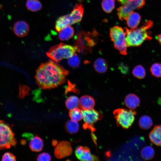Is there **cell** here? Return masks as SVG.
I'll list each match as a JSON object with an SVG mask.
<instances>
[{
    "label": "cell",
    "instance_id": "cell-1",
    "mask_svg": "<svg viewBox=\"0 0 161 161\" xmlns=\"http://www.w3.org/2000/svg\"><path fill=\"white\" fill-rule=\"evenodd\" d=\"M69 71L51 60L42 63L37 68L35 78L37 85L43 89H49L64 83Z\"/></svg>",
    "mask_w": 161,
    "mask_h": 161
},
{
    "label": "cell",
    "instance_id": "cell-2",
    "mask_svg": "<svg viewBox=\"0 0 161 161\" xmlns=\"http://www.w3.org/2000/svg\"><path fill=\"white\" fill-rule=\"evenodd\" d=\"M152 21H147L143 25L139 28L129 30L125 27L124 30L126 34V42L127 47H139L145 40H150L152 37L147 30L152 26Z\"/></svg>",
    "mask_w": 161,
    "mask_h": 161
},
{
    "label": "cell",
    "instance_id": "cell-3",
    "mask_svg": "<svg viewBox=\"0 0 161 161\" xmlns=\"http://www.w3.org/2000/svg\"><path fill=\"white\" fill-rule=\"evenodd\" d=\"M77 51L78 49L76 46L61 43L51 47L46 54L49 58L58 63L63 59L69 58Z\"/></svg>",
    "mask_w": 161,
    "mask_h": 161
},
{
    "label": "cell",
    "instance_id": "cell-4",
    "mask_svg": "<svg viewBox=\"0 0 161 161\" xmlns=\"http://www.w3.org/2000/svg\"><path fill=\"white\" fill-rule=\"evenodd\" d=\"M126 36L124 30L118 26H114L110 30V36L114 47L123 55L127 54Z\"/></svg>",
    "mask_w": 161,
    "mask_h": 161
},
{
    "label": "cell",
    "instance_id": "cell-5",
    "mask_svg": "<svg viewBox=\"0 0 161 161\" xmlns=\"http://www.w3.org/2000/svg\"><path fill=\"white\" fill-rule=\"evenodd\" d=\"M16 143L14 134L10 126L0 120V150L15 146Z\"/></svg>",
    "mask_w": 161,
    "mask_h": 161
},
{
    "label": "cell",
    "instance_id": "cell-6",
    "mask_svg": "<svg viewBox=\"0 0 161 161\" xmlns=\"http://www.w3.org/2000/svg\"><path fill=\"white\" fill-rule=\"evenodd\" d=\"M136 114L133 110L123 108L117 109L113 112L117 125L126 129L131 126L134 121Z\"/></svg>",
    "mask_w": 161,
    "mask_h": 161
},
{
    "label": "cell",
    "instance_id": "cell-7",
    "mask_svg": "<svg viewBox=\"0 0 161 161\" xmlns=\"http://www.w3.org/2000/svg\"><path fill=\"white\" fill-rule=\"evenodd\" d=\"M89 32L81 31L77 35L76 46L78 51L83 52H91L92 48L96 44V42L94 38V35Z\"/></svg>",
    "mask_w": 161,
    "mask_h": 161
},
{
    "label": "cell",
    "instance_id": "cell-8",
    "mask_svg": "<svg viewBox=\"0 0 161 161\" xmlns=\"http://www.w3.org/2000/svg\"><path fill=\"white\" fill-rule=\"evenodd\" d=\"M145 3V0H129L126 3L117 9L119 18L122 21L126 20L133 10L141 8Z\"/></svg>",
    "mask_w": 161,
    "mask_h": 161
},
{
    "label": "cell",
    "instance_id": "cell-9",
    "mask_svg": "<svg viewBox=\"0 0 161 161\" xmlns=\"http://www.w3.org/2000/svg\"><path fill=\"white\" fill-rule=\"evenodd\" d=\"M82 118L84 122L83 127L84 129H88L92 132L95 129L93 127L94 124L97 120L103 117L102 114L92 109L90 110H82Z\"/></svg>",
    "mask_w": 161,
    "mask_h": 161
},
{
    "label": "cell",
    "instance_id": "cell-10",
    "mask_svg": "<svg viewBox=\"0 0 161 161\" xmlns=\"http://www.w3.org/2000/svg\"><path fill=\"white\" fill-rule=\"evenodd\" d=\"M71 143L67 141H62L56 145L54 150V154L56 157L61 159L70 155L72 153Z\"/></svg>",
    "mask_w": 161,
    "mask_h": 161
},
{
    "label": "cell",
    "instance_id": "cell-11",
    "mask_svg": "<svg viewBox=\"0 0 161 161\" xmlns=\"http://www.w3.org/2000/svg\"><path fill=\"white\" fill-rule=\"evenodd\" d=\"M75 154L77 157L81 161L98 160L96 156L92 154L89 149L87 147L81 146H78L75 150Z\"/></svg>",
    "mask_w": 161,
    "mask_h": 161
},
{
    "label": "cell",
    "instance_id": "cell-12",
    "mask_svg": "<svg viewBox=\"0 0 161 161\" xmlns=\"http://www.w3.org/2000/svg\"><path fill=\"white\" fill-rule=\"evenodd\" d=\"M29 29V24L24 21H19L16 22L13 28L14 33L18 37H23L27 35Z\"/></svg>",
    "mask_w": 161,
    "mask_h": 161
},
{
    "label": "cell",
    "instance_id": "cell-13",
    "mask_svg": "<svg viewBox=\"0 0 161 161\" xmlns=\"http://www.w3.org/2000/svg\"><path fill=\"white\" fill-rule=\"evenodd\" d=\"M94 99L91 96L85 95L81 96L79 100V105L82 110H90L95 105Z\"/></svg>",
    "mask_w": 161,
    "mask_h": 161
},
{
    "label": "cell",
    "instance_id": "cell-14",
    "mask_svg": "<svg viewBox=\"0 0 161 161\" xmlns=\"http://www.w3.org/2000/svg\"><path fill=\"white\" fill-rule=\"evenodd\" d=\"M149 138L153 144L161 146V125L154 127L149 134Z\"/></svg>",
    "mask_w": 161,
    "mask_h": 161
},
{
    "label": "cell",
    "instance_id": "cell-15",
    "mask_svg": "<svg viewBox=\"0 0 161 161\" xmlns=\"http://www.w3.org/2000/svg\"><path fill=\"white\" fill-rule=\"evenodd\" d=\"M140 99L136 95L130 94L127 95L124 99L125 105L132 110L135 109L140 104Z\"/></svg>",
    "mask_w": 161,
    "mask_h": 161
},
{
    "label": "cell",
    "instance_id": "cell-16",
    "mask_svg": "<svg viewBox=\"0 0 161 161\" xmlns=\"http://www.w3.org/2000/svg\"><path fill=\"white\" fill-rule=\"evenodd\" d=\"M126 20L128 26L133 29L136 28L139 25L141 20V16L138 13L132 12Z\"/></svg>",
    "mask_w": 161,
    "mask_h": 161
},
{
    "label": "cell",
    "instance_id": "cell-17",
    "mask_svg": "<svg viewBox=\"0 0 161 161\" xmlns=\"http://www.w3.org/2000/svg\"><path fill=\"white\" fill-rule=\"evenodd\" d=\"M44 146L42 139L37 135L32 137L29 143L30 148L32 151L39 152L41 151Z\"/></svg>",
    "mask_w": 161,
    "mask_h": 161
},
{
    "label": "cell",
    "instance_id": "cell-18",
    "mask_svg": "<svg viewBox=\"0 0 161 161\" xmlns=\"http://www.w3.org/2000/svg\"><path fill=\"white\" fill-rule=\"evenodd\" d=\"M58 37L62 41H66L70 39L74 34L73 28L70 25H67L63 28L59 32Z\"/></svg>",
    "mask_w": 161,
    "mask_h": 161
},
{
    "label": "cell",
    "instance_id": "cell-19",
    "mask_svg": "<svg viewBox=\"0 0 161 161\" xmlns=\"http://www.w3.org/2000/svg\"><path fill=\"white\" fill-rule=\"evenodd\" d=\"M93 66L95 70L99 73H104L106 72L108 68L107 63L104 58H99L94 61Z\"/></svg>",
    "mask_w": 161,
    "mask_h": 161
},
{
    "label": "cell",
    "instance_id": "cell-20",
    "mask_svg": "<svg viewBox=\"0 0 161 161\" xmlns=\"http://www.w3.org/2000/svg\"><path fill=\"white\" fill-rule=\"evenodd\" d=\"M141 155L143 159L149 160L152 159L154 155L153 148L150 146H147L143 148L141 151Z\"/></svg>",
    "mask_w": 161,
    "mask_h": 161
},
{
    "label": "cell",
    "instance_id": "cell-21",
    "mask_svg": "<svg viewBox=\"0 0 161 161\" xmlns=\"http://www.w3.org/2000/svg\"><path fill=\"white\" fill-rule=\"evenodd\" d=\"M65 127L66 131L70 134L77 133L79 129L78 123L72 120H69L66 122Z\"/></svg>",
    "mask_w": 161,
    "mask_h": 161
},
{
    "label": "cell",
    "instance_id": "cell-22",
    "mask_svg": "<svg viewBox=\"0 0 161 161\" xmlns=\"http://www.w3.org/2000/svg\"><path fill=\"white\" fill-rule=\"evenodd\" d=\"M26 5L28 10L32 12L39 11L42 7V4L39 0H27Z\"/></svg>",
    "mask_w": 161,
    "mask_h": 161
},
{
    "label": "cell",
    "instance_id": "cell-23",
    "mask_svg": "<svg viewBox=\"0 0 161 161\" xmlns=\"http://www.w3.org/2000/svg\"><path fill=\"white\" fill-rule=\"evenodd\" d=\"M139 123L140 128L144 129H147L152 126L153 122L151 118L149 116L144 115L140 117Z\"/></svg>",
    "mask_w": 161,
    "mask_h": 161
},
{
    "label": "cell",
    "instance_id": "cell-24",
    "mask_svg": "<svg viewBox=\"0 0 161 161\" xmlns=\"http://www.w3.org/2000/svg\"><path fill=\"white\" fill-rule=\"evenodd\" d=\"M65 104L67 108L71 110L78 107L79 105V100L75 96H71L66 100Z\"/></svg>",
    "mask_w": 161,
    "mask_h": 161
},
{
    "label": "cell",
    "instance_id": "cell-25",
    "mask_svg": "<svg viewBox=\"0 0 161 161\" xmlns=\"http://www.w3.org/2000/svg\"><path fill=\"white\" fill-rule=\"evenodd\" d=\"M69 116L72 120L78 122L82 118L81 110L78 108L71 110L69 112Z\"/></svg>",
    "mask_w": 161,
    "mask_h": 161
},
{
    "label": "cell",
    "instance_id": "cell-26",
    "mask_svg": "<svg viewBox=\"0 0 161 161\" xmlns=\"http://www.w3.org/2000/svg\"><path fill=\"white\" fill-rule=\"evenodd\" d=\"M101 6L103 10L107 13H110L115 6L114 0H103Z\"/></svg>",
    "mask_w": 161,
    "mask_h": 161
},
{
    "label": "cell",
    "instance_id": "cell-27",
    "mask_svg": "<svg viewBox=\"0 0 161 161\" xmlns=\"http://www.w3.org/2000/svg\"><path fill=\"white\" fill-rule=\"evenodd\" d=\"M132 73L135 77L139 79L144 78L145 75V69L141 65L136 66L133 69Z\"/></svg>",
    "mask_w": 161,
    "mask_h": 161
},
{
    "label": "cell",
    "instance_id": "cell-28",
    "mask_svg": "<svg viewBox=\"0 0 161 161\" xmlns=\"http://www.w3.org/2000/svg\"><path fill=\"white\" fill-rule=\"evenodd\" d=\"M152 75L157 77H161V64L155 63L153 64L150 68Z\"/></svg>",
    "mask_w": 161,
    "mask_h": 161
},
{
    "label": "cell",
    "instance_id": "cell-29",
    "mask_svg": "<svg viewBox=\"0 0 161 161\" xmlns=\"http://www.w3.org/2000/svg\"><path fill=\"white\" fill-rule=\"evenodd\" d=\"M69 65L71 67L75 68L78 66L80 64V60L77 54L75 53L68 60Z\"/></svg>",
    "mask_w": 161,
    "mask_h": 161
},
{
    "label": "cell",
    "instance_id": "cell-30",
    "mask_svg": "<svg viewBox=\"0 0 161 161\" xmlns=\"http://www.w3.org/2000/svg\"><path fill=\"white\" fill-rule=\"evenodd\" d=\"M51 160L50 155L47 152H43L39 154L37 158V160L39 161H49Z\"/></svg>",
    "mask_w": 161,
    "mask_h": 161
},
{
    "label": "cell",
    "instance_id": "cell-31",
    "mask_svg": "<svg viewBox=\"0 0 161 161\" xmlns=\"http://www.w3.org/2000/svg\"><path fill=\"white\" fill-rule=\"evenodd\" d=\"M2 161H14L16 160V157L13 154L7 152L4 154L2 157Z\"/></svg>",
    "mask_w": 161,
    "mask_h": 161
},
{
    "label": "cell",
    "instance_id": "cell-32",
    "mask_svg": "<svg viewBox=\"0 0 161 161\" xmlns=\"http://www.w3.org/2000/svg\"><path fill=\"white\" fill-rule=\"evenodd\" d=\"M118 68L123 74H126L129 71L128 66L123 62H121L118 64Z\"/></svg>",
    "mask_w": 161,
    "mask_h": 161
},
{
    "label": "cell",
    "instance_id": "cell-33",
    "mask_svg": "<svg viewBox=\"0 0 161 161\" xmlns=\"http://www.w3.org/2000/svg\"><path fill=\"white\" fill-rule=\"evenodd\" d=\"M29 89L28 87H24L23 90H21L20 92L19 97L20 98H23L28 94Z\"/></svg>",
    "mask_w": 161,
    "mask_h": 161
},
{
    "label": "cell",
    "instance_id": "cell-34",
    "mask_svg": "<svg viewBox=\"0 0 161 161\" xmlns=\"http://www.w3.org/2000/svg\"><path fill=\"white\" fill-rule=\"evenodd\" d=\"M69 85H70L69 87H68L66 89V93L69 91H72L77 93H78L79 92L78 90L75 88V85H73L71 83H70Z\"/></svg>",
    "mask_w": 161,
    "mask_h": 161
},
{
    "label": "cell",
    "instance_id": "cell-35",
    "mask_svg": "<svg viewBox=\"0 0 161 161\" xmlns=\"http://www.w3.org/2000/svg\"><path fill=\"white\" fill-rule=\"evenodd\" d=\"M120 4H124L126 3L129 0H117Z\"/></svg>",
    "mask_w": 161,
    "mask_h": 161
},
{
    "label": "cell",
    "instance_id": "cell-36",
    "mask_svg": "<svg viewBox=\"0 0 161 161\" xmlns=\"http://www.w3.org/2000/svg\"><path fill=\"white\" fill-rule=\"evenodd\" d=\"M157 38L158 40L159 43L161 45V33L158 35L157 36Z\"/></svg>",
    "mask_w": 161,
    "mask_h": 161
},
{
    "label": "cell",
    "instance_id": "cell-37",
    "mask_svg": "<svg viewBox=\"0 0 161 161\" xmlns=\"http://www.w3.org/2000/svg\"><path fill=\"white\" fill-rule=\"evenodd\" d=\"M57 144V142L56 140H54L53 142H52V145L53 146H55Z\"/></svg>",
    "mask_w": 161,
    "mask_h": 161
},
{
    "label": "cell",
    "instance_id": "cell-38",
    "mask_svg": "<svg viewBox=\"0 0 161 161\" xmlns=\"http://www.w3.org/2000/svg\"><path fill=\"white\" fill-rule=\"evenodd\" d=\"M79 2H81L83 1L84 0H77Z\"/></svg>",
    "mask_w": 161,
    "mask_h": 161
},
{
    "label": "cell",
    "instance_id": "cell-39",
    "mask_svg": "<svg viewBox=\"0 0 161 161\" xmlns=\"http://www.w3.org/2000/svg\"><path fill=\"white\" fill-rule=\"evenodd\" d=\"M1 4H0V9L1 8Z\"/></svg>",
    "mask_w": 161,
    "mask_h": 161
}]
</instances>
